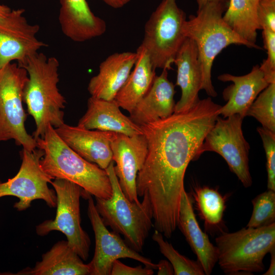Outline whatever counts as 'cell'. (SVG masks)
Segmentation results:
<instances>
[{
    "label": "cell",
    "instance_id": "cell-19",
    "mask_svg": "<svg viewBox=\"0 0 275 275\" xmlns=\"http://www.w3.org/2000/svg\"><path fill=\"white\" fill-rule=\"evenodd\" d=\"M168 71L162 69L159 75L155 76L149 91L130 113L129 118L138 125L165 119L174 113L176 91Z\"/></svg>",
    "mask_w": 275,
    "mask_h": 275
},
{
    "label": "cell",
    "instance_id": "cell-37",
    "mask_svg": "<svg viewBox=\"0 0 275 275\" xmlns=\"http://www.w3.org/2000/svg\"><path fill=\"white\" fill-rule=\"evenodd\" d=\"M11 9L6 5L0 4V18L7 15Z\"/></svg>",
    "mask_w": 275,
    "mask_h": 275
},
{
    "label": "cell",
    "instance_id": "cell-29",
    "mask_svg": "<svg viewBox=\"0 0 275 275\" xmlns=\"http://www.w3.org/2000/svg\"><path fill=\"white\" fill-rule=\"evenodd\" d=\"M253 209L246 227L258 228L275 222V191L268 189L252 201Z\"/></svg>",
    "mask_w": 275,
    "mask_h": 275
},
{
    "label": "cell",
    "instance_id": "cell-7",
    "mask_svg": "<svg viewBox=\"0 0 275 275\" xmlns=\"http://www.w3.org/2000/svg\"><path fill=\"white\" fill-rule=\"evenodd\" d=\"M184 12L176 0H162L145 23L141 44L156 68H172L175 57L186 39L183 25Z\"/></svg>",
    "mask_w": 275,
    "mask_h": 275
},
{
    "label": "cell",
    "instance_id": "cell-4",
    "mask_svg": "<svg viewBox=\"0 0 275 275\" xmlns=\"http://www.w3.org/2000/svg\"><path fill=\"white\" fill-rule=\"evenodd\" d=\"M36 142L37 148L44 152L40 163L47 174L54 179L72 182L95 198L106 199L112 196V185L106 171L74 151L50 124L44 136Z\"/></svg>",
    "mask_w": 275,
    "mask_h": 275
},
{
    "label": "cell",
    "instance_id": "cell-20",
    "mask_svg": "<svg viewBox=\"0 0 275 275\" xmlns=\"http://www.w3.org/2000/svg\"><path fill=\"white\" fill-rule=\"evenodd\" d=\"M115 100L91 96L87 109L77 126L87 129L121 133L128 136L143 134L141 127L124 115Z\"/></svg>",
    "mask_w": 275,
    "mask_h": 275
},
{
    "label": "cell",
    "instance_id": "cell-6",
    "mask_svg": "<svg viewBox=\"0 0 275 275\" xmlns=\"http://www.w3.org/2000/svg\"><path fill=\"white\" fill-rule=\"evenodd\" d=\"M217 262L226 274H252L264 270L263 259L275 248V223L223 232L215 238Z\"/></svg>",
    "mask_w": 275,
    "mask_h": 275
},
{
    "label": "cell",
    "instance_id": "cell-18",
    "mask_svg": "<svg viewBox=\"0 0 275 275\" xmlns=\"http://www.w3.org/2000/svg\"><path fill=\"white\" fill-rule=\"evenodd\" d=\"M177 66V86L181 90L179 100L175 104L174 113L188 111L199 100L202 76L198 52L195 42L186 38L174 61Z\"/></svg>",
    "mask_w": 275,
    "mask_h": 275
},
{
    "label": "cell",
    "instance_id": "cell-1",
    "mask_svg": "<svg viewBox=\"0 0 275 275\" xmlns=\"http://www.w3.org/2000/svg\"><path fill=\"white\" fill-rule=\"evenodd\" d=\"M221 106L210 97L199 99L188 111L141 126L148 152L136 176V193L139 197L148 195L154 226L168 238L177 227L187 166L200 157V149Z\"/></svg>",
    "mask_w": 275,
    "mask_h": 275
},
{
    "label": "cell",
    "instance_id": "cell-25",
    "mask_svg": "<svg viewBox=\"0 0 275 275\" xmlns=\"http://www.w3.org/2000/svg\"><path fill=\"white\" fill-rule=\"evenodd\" d=\"M260 0H228L223 18L228 25L247 42L256 44Z\"/></svg>",
    "mask_w": 275,
    "mask_h": 275
},
{
    "label": "cell",
    "instance_id": "cell-21",
    "mask_svg": "<svg viewBox=\"0 0 275 275\" xmlns=\"http://www.w3.org/2000/svg\"><path fill=\"white\" fill-rule=\"evenodd\" d=\"M137 59L136 52L114 53L102 62L98 73L89 81L88 90L91 96L114 100L125 84Z\"/></svg>",
    "mask_w": 275,
    "mask_h": 275
},
{
    "label": "cell",
    "instance_id": "cell-9",
    "mask_svg": "<svg viewBox=\"0 0 275 275\" xmlns=\"http://www.w3.org/2000/svg\"><path fill=\"white\" fill-rule=\"evenodd\" d=\"M57 197L54 219L46 220L36 226L37 234L44 236L52 231L63 233L69 245L84 261L89 256L91 240L81 226L80 198L88 193L70 181L55 178L51 182Z\"/></svg>",
    "mask_w": 275,
    "mask_h": 275
},
{
    "label": "cell",
    "instance_id": "cell-2",
    "mask_svg": "<svg viewBox=\"0 0 275 275\" xmlns=\"http://www.w3.org/2000/svg\"><path fill=\"white\" fill-rule=\"evenodd\" d=\"M59 64L56 58L37 52L21 66L29 76L23 101L35 122L32 136L36 141L44 136L48 125L56 128L64 123L62 109L66 101L58 88Z\"/></svg>",
    "mask_w": 275,
    "mask_h": 275
},
{
    "label": "cell",
    "instance_id": "cell-3",
    "mask_svg": "<svg viewBox=\"0 0 275 275\" xmlns=\"http://www.w3.org/2000/svg\"><path fill=\"white\" fill-rule=\"evenodd\" d=\"M225 0L210 2L198 9L196 15H191L183 25L186 38L195 43L200 63L204 90L210 97H215L217 93L212 85L211 70L216 57L232 44L244 45L249 48L261 49L243 39L225 22Z\"/></svg>",
    "mask_w": 275,
    "mask_h": 275
},
{
    "label": "cell",
    "instance_id": "cell-10",
    "mask_svg": "<svg viewBox=\"0 0 275 275\" xmlns=\"http://www.w3.org/2000/svg\"><path fill=\"white\" fill-rule=\"evenodd\" d=\"M244 118L235 114L226 118L219 116L206 134L199 150L214 152L227 162L229 168L245 187L252 184L249 169L250 145L242 130Z\"/></svg>",
    "mask_w": 275,
    "mask_h": 275
},
{
    "label": "cell",
    "instance_id": "cell-24",
    "mask_svg": "<svg viewBox=\"0 0 275 275\" xmlns=\"http://www.w3.org/2000/svg\"><path fill=\"white\" fill-rule=\"evenodd\" d=\"M136 52L133 70L114 99L120 107L129 113L149 91L156 76L155 69L145 49L140 45Z\"/></svg>",
    "mask_w": 275,
    "mask_h": 275
},
{
    "label": "cell",
    "instance_id": "cell-12",
    "mask_svg": "<svg viewBox=\"0 0 275 275\" xmlns=\"http://www.w3.org/2000/svg\"><path fill=\"white\" fill-rule=\"evenodd\" d=\"M91 196L89 194L87 197L88 215L94 232L95 247L93 258L88 263L90 275H111L114 261L125 258L134 259L145 266L157 269V264L131 248L119 233L108 230Z\"/></svg>",
    "mask_w": 275,
    "mask_h": 275
},
{
    "label": "cell",
    "instance_id": "cell-23",
    "mask_svg": "<svg viewBox=\"0 0 275 275\" xmlns=\"http://www.w3.org/2000/svg\"><path fill=\"white\" fill-rule=\"evenodd\" d=\"M16 274L87 275L90 274V268L67 240H61L43 254L41 260L37 262L34 267H26Z\"/></svg>",
    "mask_w": 275,
    "mask_h": 275
},
{
    "label": "cell",
    "instance_id": "cell-38",
    "mask_svg": "<svg viewBox=\"0 0 275 275\" xmlns=\"http://www.w3.org/2000/svg\"><path fill=\"white\" fill-rule=\"evenodd\" d=\"M214 1H216V0H197L198 6V9H201L207 3L210 2Z\"/></svg>",
    "mask_w": 275,
    "mask_h": 275
},
{
    "label": "cell",
    "instance_id": "cell-32",
    "mask_svg": "<svg viewBox=\"0 0 275 275\" xmlns=\"http://www.w3.org/2000/svg\"><path fill=\"white\" fill-rule=\"evenodd\" d=\"M258 20L260 29L275 32V0H260Z\"/></svg>",
    "mask_w": 275,
    "mask_h": 275
},
{
    "label": "cell",
    "instance_id": "cell-31",
    "mask_svg": "<svg viewBox=\"0 0 275 275\" xmlns=\"http://www.w3.org/2000/svg\"><path fill=\"white\" fill-rule=\"evenodd\" d=\"M264 47L267 50V59L259 66L269 84L275 82V32L263 30Z\"/></svg>",
    "mask_w": 275,
    "mask_h": 275
},
{
    "label": "cell",
    "instance_id": "cell-35",
    "mask_svg": "<svg viewBox=\"0 0 275 275\" xmlns=\"http://www.w3.org/2000/svg\"><path fill=\"white\" fill-rule=\"evenodd\" d=\"M105 4H106L108 6L114 8V9H119L121 8L128 3L130 2L131 0H100Z\"/></svg>",
    "mask_w": 275,
    "mask_h": 275
},
{
    "label": "cell",
    "instance_id": "cell-11",
    "mask_svg": "<svg viewBox=\"0 0 275 275\" xmlns=\"http://www.w3.org/2000/svg\"><path fill=\"white\" fill-rule=\"evenodd\" d=\"M44 155L42 150L37 148L33 151L23 149L22 162L16 175L7 181L0 180V198L14 196L19 199L14 207L17 211L29 208L35 200H42L50 208H55L57 197L54 189L48 184L54 178L42 169L41 160Z\"/></svg>",
    "mask_w": 275,
    "mask_h": 275
},
{
    "label": "cell",
    "instance_id": "cell-27",
    "mask_svg": "<svg viewBox=\"0 0 275 275\" xmlns=\"http://www.w3.org/2000/svg\"><path fill=\"white\" fill-rule=\"evenodd\" d=\"M153 240L159 248L161 253L169 261L175 275H204L203 267L197 261L190 260L180 254L173 245L164 240L162 233L155 230L152 235Z\"/></svg>",
    "mask_w": 275,
    "mask_h": 275
},
{
    "label": "cell",
    "instance_id": "cell-13",
    "mask_svg": "<svg viewBox=\"0 0 275 275\" xmlns=\"http://www.w3.org/2000/svg\"><path fill=\"white\" fill-rule=\"evenodd\" d=\"M24 9L11 10L0 18V68L16 61L21 66L31 56L47 44L39 40L38 24H31L23 15Z\"/></svg>",
    "mask_w": 275,
    "mask_h": 275
},
{
    "label": "cell",
    "instance_id": "cell-30",
    "mask_svg": "<svg viewBox=\"0 0 275 275\" xmlns=\"http://www.w3.org/2000/svg\"><path fill=\"white\" fill-rule=\"evenodd\" d=\"M260 135L266 158L267 187L275 191V132L263 127L257 128Z\"/></svg>",
    "mask_w": 275,
    "mask_h": 275
},
{
    "label": "cell",
    "instance_id": "cell-33",
    "mask_svg": "<svg viewBox=\"0 0 275 275\" xmlns=\"http://www.w3.org/2000/svg\"><path fill=\"white\" fill-rule=\"evenodd\" d=\"M153 269L141 265L134 267L128 266L117 259L113 263L111 275H152Z\"/></svg>",
    "mask_w": 275,
    "mask_h": 275
},
{
    "label": "cell",
    "instance_id": "cell-8",
    "mask_svg": "<svg viewBox=\"0 0 275 275\" xmlns=\"http://www.w3.org/2000/svg\"><path fill=\"white\" fill-rule=\"evenodd\" d=\"M28 79L26 70L18 63L0 68V142L14 140L17 145L31 151L37 148V143L25 129L22 104Z\"/></svg>",
    "mask_w": 275,
    "mask_h": 275
},
{
    "label": "cell",
    "instance_id": "cell-36",
    "mask_svg": "<svg viewBox=\"0 0 275 275\" xmlns=\"http://www.w3.org/2000/svg\"><path fill=\"white\" fill-rule=\"evenodd\" d=\"M271 259L268 270L263 273L264 275H274L275 274V248L270 252Z\"/></svg>",
    "mask_w": 275,
    "mask_h": 275
},
{
    "label": "cell",
    "instance_id": "cell-28",
    "mask_svg": "<svg viewBox=\"0 0 275 275\" xmlns=\"http://www.w3.org/2000/svg\"><path fill=\"white\" fill-rule=\"evenodd\" d=\"M245 116L254 117L262 127L275 132V82L269 84L258 95Z\"/></svg>",
    "mask_w": 275,
    "mask_h": 275
},
{
    "label": "cell",
    "instance_id": "cell-15",
    "mask_svg": "<svg viewBox=\"0 0 275 275\" xmlns=\"http://www.w3.org/2000/svg\"><path fill=\"white\" fill-rule=\"evenodd\" d=\"M54 129L71 149L87 161L104 170L113 161L111 141L114 132L87 129L65 123Z\"/></svg>",
    "mask_w": 275,
    "mask_h": 275
},
{
    "label": "cell",
    "instance_id": "cell-34",
    "mask_svg": "<svg viewBox=\"0 0 275 275\" xmlns=\"http://www.w3.org/2000/svg\"><path fill=\"white\" fill-rule=\"evenodd\" d=\"M158 275L174 274V269L170 262L166 260H161L157 264Z\"/></svg>",
    "mask_w": 275,
    "mask_h": 275
},
{
    "label": "cell",
    "instance_id": "cell-22",
    "mask_svg": "<svg viewBox=\"0 0 275 275\" xmlns=\"http://www.w3.org/2000/svg\"><path fill=\"white\" fill-rule=\"evenodd\" d=\"M177 227L196 255L205 274H210L217 262V249L200 227L194 211L192 199L185 189L181 198Z\"/></svg>",
    "mask_w": 275,
    "mask_h": 275
},
{
    "label": "cell",
    "instance_id": "cell-17",
    "mask_svg": "<svg viewBox=\"0 0 275 275\" xmlns=\"http://www.w3.org/2000/svg\"><path fill=\"white\" fill-rule=\"evenodd\" d=\"M59 21L62 32L76 42H85L102 35L105 21L95 15L86 0H60Z\"/></svg>",
    "mask_w": 275,
    "mask_h": 275
},
{
    "label": "cell",
    "instance_id": "cell-16",
    "mask_svg": "<svg viewBox=\"0 0 275 275\" xmlns=\"http://www.w3.org/2000/svg\"><path fill=\"white\" fill-rule=\"evenodd\" d=\"M220 81L232 84L225 88L223 98L227 103L222 106L219 115L226 118L239 114L243 118L258 95L269 85L259 65L254 66L251 72L241 76L224 73L218 76Z\"/></svg>",
    "mask_w": 275,
    "mask_h": 275
},
{
    "label": "cell",
    "instance_id": "cell-14",
    "mask_svg": "<svg viewBox=\"0 0 275 275\" xmlns=\"http://www.w3.org/2000/svg\"><path fill=\"white\" fill-rule=\"evenodd\" d=\"M114 169L120 187L131 202H139L136 189V179L143 167L148 152L144 135L128 136L114 133L111 141Z\"/></svg>",
    "mask_w": 275,
    "mask_h": 275
},
{
    "label": "cell",
    "instance_id": "cell-26",
    "mask_svg": "<svg viewBox=\"0 0 275 275\" xmlns=\"http://www.w3.org/2000/svg\"><path fill=\"white\" fill-rule=\"evenodd\" d=\"M191 196L199 216L207 229L221 225L226 209V200L216 189L194 186Z\"/></svg>",
    "mask_w": 275,
    "mask_h": 275
},
{
    "label": "cell",
    "instance_id": "cell-5",
    "mask_svg": "<svg viewBox=\"0 0 275 275\" xmlns=\"http://www.w3.org/2000/svg\"><path fill=\"white\" fill-rule=\"evenodd\" d=\"M111 181L112 196L108 199L95 198L96 209L105 226L122 234L126 243L138 253L143 247L153 226V211L146 194L142 202L129 200L122 190L111 161L105 169Z\"/></svg>",
    "mask_w": 275,
    "mask_h": 275
}]
</instances>
